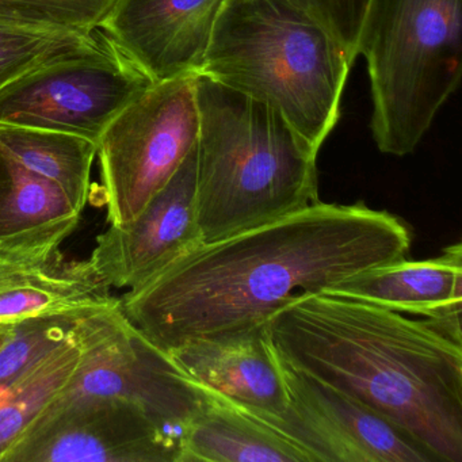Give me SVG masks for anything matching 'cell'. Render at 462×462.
Wrapping results in <instances>:
<instances>
[{"label": "cell", "instance_id": "1", "mask_svg": "<svg viewBox=\"0 0 462 462\" xmlns=\"http://www.w3.org/2000/svg\"><path fill=\"white\" fill-rule=\"evenodd\" d=\"M412 231L364 202H316L202 243L120 299L129 321L162 350L266 323L293 297L410 255Z\"/></svg>", "mask_w": 462, "mask_h": 462}, {"label": "cell", "instance_id": "2", "mask_svg": "<svg viewBox=\"0 0 462 462\" xmlns=\"http://www.w3.org/2000/svg\"><path fill=\"white\" fill-rule=\"evenodd\" d=\"M267 328L286 365L364 402L439 462H462V343L424 319L324 293L293 297Z\"/></svg>", "mask_w": 462, "mask_h": 462}, {"label": "cell", "instance_id": "3", "mask_svg": "<svg viewBox=\"0 0 462 462\" xmlns=\"http://www.w3.org/2000/svg\"><path fill=\"white\" fill-rule=\"evenodd\" d=\"M197 218L204 243L291 215L319 199L316 152L281 113L196 75Z\"/></svg>", "mask_w": 462, "mask_h": 462}, {"label": "cell", "instance_id": "4", "mask_svg": "<svg viewBox=\"0 0 462 462\" xmlns=\"http://www.w3.org/2000/svg\"><path fill=\"white\" fill-rule=\"evenodd\" d=\"M353 64L286 0H226L199 74L269 105L319 152L339 121Z\"/></svg>", "mask_w": 462, "mask_h": 462}, {"label": "cell", "instance_id": "5", "mask_svg": "<svg viewBox=\"0 0 462 462\" xmlns=\"http://www.w3.org/2000/svg\"><path fill=\"white\" fill-rule=\"evenodd\" d=\"M462 0H369L356 53L367 63L378 150L410 155L458 88Z\"/></svg>", "mask_w": 462, "mask_h": 462}, {"label": "cell", "instance_id": "6", "mask_svg": "<svg viewBox=\"0 0 462 462\" xmlns=\"http://www.w3.org/2000/svg\"><path fill=\"white\" fill-rule=\"evenodd\" d=\"M72 337L79 362L56 399L128 400L177 440L182 451L183 437L204 405L201 386L126 319L120 304L78 319Z\"/></svg>", "mask_w": 462, "mask_h": 462}, {"label": "cell", "instance_id": "7", "mask_svg": "<svg viewBox=\"0 0 462 462\" xmlns=\"http://www.w3.org/2000/svg\"><path fill=\"white\" fill-rule=\"evenodd\" d=\"M196 75L155 83L97 142L110 224L134 220L197 144Z\"/></svg>", "mask_w": 462, "mask_h": 462}, {"label": "cell", "instance_id": "8", "mask_svg": "<svg viewBox=\"0 0 462 462\" xmlns=\"http://www.w3.org/2000/svg\"><path fill=\"white\" fill-rule=\"evenodd\" d=\"M153 85L106 37L98 48L52 59L0 88V124L64 132L97 143Z\"/></svg>", "mask_w": 462, "mask_h": 462}, {"label": "cell", "instance_id": "9", "mask_svg": "<svg viewBox=\"0 0 462 462\" xmlns=\"http://www.w3.org/2000/svg\"><path fill=\"white\" fill-rule=\"evenodd\" d=\"M282 365L288 391L282 412L270 415L237 405L304 448L313 462H439L364 402Z\"/></svg>", "mask_w": 462, "mask_h": 462}, {"label": "cell", "instance_id": "10", "mask_svg": "<svg viewBox=\"0 0 462 462\" xmlns=\"http://www.w3.org/2000/svg\"><path fill=\"white\" fill-rule=\"evenodd\" d=\"M180 445L120 397L55 399L0 462H180Z\"/></svg>", "mask_w": 462, "mask_h": 462}, {"label": "cell", "instance_id": "11", "mask_svg": "<svg viewBox=\"0 0 462 462\" xmlns=\"http://www.w3.org/2000/svg\"><path fill=\"white\" fill-rule=\"evenodd\" d=\"M197 144L144 209L97 237L88 263L109 288L143 285L204 243L197 218Z\"/></svg>", "mask_w": 462, "mask_h": 462}, {"label": "cell", "instance_id": "12", "mask_svg": "<svg viewBox=\"0 0 462 462\" xmlns=\"http://www.w3.org/2000/svg\"><path fill=\"white\" fill-rule=\"evenodd\" d=\"M226 0H118L105 36L155 83L199 74Z\"/></svg>", "mask_w": 462, "mask_h": 462}, {"label": "cell", "instance_id": "13", "mask_svg": "<svg viewBox=\"0 0 462 462\" xmlns=\"http://www.w3.org/2000/svg\"><path fill=\"white\" fill-rule=\"evenodd\" d=\"M169 354L191 380L248 410L277 415L288 404L283 365L267 321L190 340Z\"/></svg>", "mask_w": 462, "mask_h": 462}, {"label": "cell", "instance_id": "14", "mask_svg": "<svg viewBox=\"0 0 462 462\" xmlns=\"http://www.w3.org/2000/svg\"><path fill=\"white\" fill-rule=\"evenodd\" d=\"M324 294L347 297L430 321L462 343V245H448L435 258H407L373 267Z\"/></svg>", "mask_w": 462, "mask_h": 462}, {"label": "cell", "instance_id": "15", "mask_svg": "<svg viewBox=\"0 0 462 462\" xmlns=\"http://www.w3.org/2000/svg\"><path fill=\"white\" fill-rule=\"evenodd\" d=\"M120 304L88 261L61 251L42 258L0 259V324L86 315Z\"/></svg>", "mask_w": 462, "mask_h": 462}, {"label": "cell", "instance_id": "16", "mask_svg": "<svg viewBox=\"0 0 462 462\" xmlns=\"http://www.w3.org/2000/svg\"><path fill=\"white\" fill-rule=\"evenodd\" d=\"M82 210L55 183L0 150V259L42 258L60 251Z\"/></svg>", "mask_w": 462, "mask_h": 462}, {"label": "cell", "instance_id": "17", "mask_svg": "<svg viewBox=\"0 0 462 462\" xmlns=\"http://www.w3.org/2000/svg\"><path fill=\"white\" fill-rule=\"evenodd\" d=\"M199 385L204 405L183 437L180 462H313L304 448L236 402Z\"/></svg>", "mask_w": 462, "mask_h": 462}, {"label": "cell", "instance_id": "18", "mask_svg": "<svg viewBox=\"0 0 462 462\" xmlns=\"http://www.w3.org/2000/svg\"><path fill=\"white\" fill-rule=\"evenodd\" d=\"M0 150L23 169L55 183L83 212L97 143L64 132L0 124Z\"/></svg>", "mask_w": 462, "mask_h": 462}, {"label": "cell", "instance_id": "19", "mask_svg": "<svg viewBox=\"0 0 462 462\" xmlns=\"http://www.w3.org/2000/svg\"><path fill=\"white\" fill-rule=\"evenodd\" d=\"M79 358V347L71 335L0 393V461L55 402L74 374Z\"/></svg>", "mask_w": 462, "mask_h": 462}, {"label": "cell", "instance_id": "20", "mask_svg": "<svg viewBox=\"0 0 462 462\" xmlns=\"http://www.w3.org/2000/svg\"><path fill=\"white\" fill-rule=\"evenodd\" d=\"M82 316H50L15 323L9 339L0 347V393H4L34 362L69 339L75 323Z\"/></svg>", "mask_w": 462, "mask_h": 462}, {"label": "cell", "instance_id": "21", "mask_svg": "<svg viewBox=\"0 0 462 462\" xmlns=\"http://www.w3.org/2000/svg\"><path fill=\"white\" fill-rule=\"evenodd\" d=\"M97 32V31H96ZM96 32L33 29L0 23V59L32 53H74L104 44L105 34Z\"/></svg>", "mask_w": 462, "mask_h": 462}, {"label": "cell", "instance_id": "22", "mask_svg": "<svg viewBox=\"0 0 462 462\" xmlns=\"http://www.w3.org/2000/svg\"><path fill=\"white\" fill-rule=\"evenodd\" d=\"M326 28L356 63L359 32L369 0H286Z\"/></svg>", "mask_w": 462, "mask_h": 462}, {"label": "cell", "instance_id": "23", "mask_svg": "<svg viewBox=\"0 0 462 462\" xmlns=\"http://www.w3.org/2000/svg\"><path fill=\"white\" fill-rule=\"evenodd\" d=\"M47 14L66 31L96 32L109 17L118 0H21Z\"/></svg>", "mask_w": 462, "mask_h": 462}, {"label": "cell", "instance_id": "24", "mask_svg": "<svg viewBox=\"0 0 462 462\" xmlns=\"http://www.w3.org/2000/svg\"><path fill=\"white\" fill-rule=\"evenodd\" d=\"M0 23L23 28L60 29L47 14L21 0H0Z\"/></svg>", "mask_w": 462, "mask_h": 462}, {"label": "cell", "instance_id": "25", "mask_svg": "<svg viewBox=\"0 0 462 462\" xmlns=\"http://www.w3.org/2000/svg\"><path fill=\"white\" fill-rule=\"evenodd\" d=\"M64 55H69V53H32V55L0 59V88L20 75L25 74L29 69H36L40 64Z\"/></svg>", "mask_w": 462, "mask_h": 462}, {"label": "cell", "instance_id": "26", "mask_svg": "<svg viewBox=\"0 0 462 462\" xmlns=\"http://www.w3.org/2000/svg\"><path fill=\"white\" fill-rule=\"evenodd\" d=\"M13 327H14V324H0V347L9 339L10 335H12Z\"/></svg>", "mask_w": 462, "mask_h": 462}]
</instances>
